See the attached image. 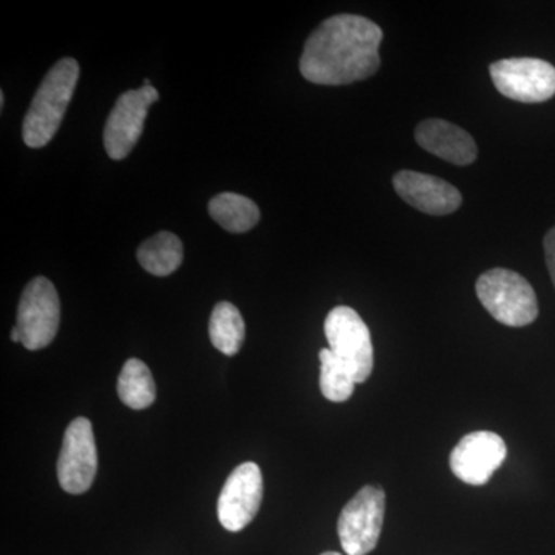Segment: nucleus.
Returning a JSON list of instances; mask_svg holds the SVG:
<instances>
[{"label":"nucleus","mask_w":555,"mask_h":555,"mask_svg":"<svg viewBox=\"0 0 555 555\" xmlns=\"http://www.w3.org/2000/svg\"><path fill=\"white\" fill-rule=\"evenodd\" d=\"M415 139L420 147L455 166H469L477 159L474 138L448 120H423L415 129Z\"/></svg>","instance_id":"ddd939ff"},{"label":"nucleus","mask_w":555,"mask_h":555,"mask_svg":"<svg viewBox=\"0 0 555 555\" xmlns=\"http://www.w3.org/2000/svg\"><path fill=\"white\" fill-rule=\"evenodd\" d=\"M118 396L126 406L141 411L155 403L156 385L144 361L131 358L124 364L118 379Z\"/></svg>","instance_id":"f3484780"},{"label":"nucleus","mask_w":555,"mask_h":555,"mask_svg":"<svg viewBox=\"0 0 555 555\" xmlns=\"http://www.w3.org/2000/svg\"><path fill=\"white\" fill-rule=\"evenodd\" d=\"M96 473L98 451L93 426L89 418L79 416L65 430L57 460V478L65 492L79 495L89 491Z\"/></svg>","instance_id":"6e6552de"},{"label":"nucleus","mask_w":555,"mask_h":555,"mask_svg":"<svg viewBox=\"0 0 555 555\" xmlns=\"http://www.w3.org/2000/svg\"><path fill=\"white\" fill-rule=\"evenodd\" d=\"M208 214L230 233H244L258 224L259 208L254 201L238 193H219L208 203Z\"/></svg>","instance_id":"4468645a"},{"label":"nucleus","mask_w":555,"mask_h":555,"mask_svg":"<svg viewBox=\"0 0 555 555\" xmlns=\"http://www.w3.org/2000/svg\"><path fill=\"white\" fill-rule=\"evenodd\" d=\"M320 387L324 398L334 403H343L353 396L356 378L341 360L334 356L331 349H321Z\"/></svg>","instance_id":"a211bd4d"},{"label":"nucleus","mask_w":555,"mask_h":555,"mask_svg":"<svg viewBox=\"0 0 555 555\" xmlns=\"http://www.w3.org/2000/svg\"><path fill=\"white\" fill-rule=\"evenodd\" d=\"M476 291L485 309L505 326H528L539 317L534 288L513 270H488L478 278Z\"/></svg>","instance_id":"7ed1b4c3"},{"label":"nucleus","mask_w":555,"mask_h":555,"mask_svg":"<svg viewBox=\"0 0 555 555\" xmlns=\"http://www.w3.org/2000/svg\"><path fill=\"white\" fill-rule=\"evenodd\" d=\"M321 555H341V554H339V553H332V551H331V553H324V554H321Z\"/></svg>","instance_id":"412c9836"},{"label":"nucleus","mask_w":555,"mask_h":555,"mask_svg":"<svg viewBox=\"0 0 555 555\" xmlns=\"http://www.w3.org/2000/svg\"><path fill=\"white\" fill-rule=\"evenodd\" d=\"M392 182L398 196L423 214L444 217L462 206V193L443 179L403 170L393 177Z\"/></svg>","instance_id":"f8f14e48"},{"label":"nucleus","mask_w":555,"mask_h":555,"mask_svg":"<svg viewBox=\"0 0 555 555\" xmlns=\"http://www.w3.org/2000/svg\"><path fill=\"white\" fill-rule=\"evenodd\" d=\"M208 335L211 345L224 356L233 357L240 352L246 337V324L232 302L221 301L215 306L208 323Z\"/></svg>","instance_id":"dca6fc26"},{"label":"nucleus","mask_w":555,"mask_h":555,"mask_svg":"<svg viewBox=\"0 0 555 555\" xmlns=\"http://www.w3.org/2000/svg\"><path fill=\"white\" fill-rule=\"evenodd\" d=\"M10 337H11V341L21 343V332H20V328L13 327V331H11Z\"/></svg>","instance_id":"aec40b11"},{"label":"nucleus","mask_w":555,"mask_h":555,"mask_svg":"<svg viewBox=\"0 0 555 555\" xmlns=\"http://www.w3.org/2000/svg\"><path fill=\"white\" fill-rule=\"evenodd\" d=\"M184 257L181 240L170 232H160L141 244L138 261L155 276H169L177 272Z\"/></svg>","instance_id":"2eb2a0df"},{"label":"nucleus","mask_w":555,"mask_h":555,"mask_svg":"<svg viewBox=\"0 0 555 555\" xmlns=\"http://www.w3.org/2000/svg\"><path fill=\"white\" fill-rule=\"evenodd\" d=\"M158 101V90L152 86L120 94L104 129V147L109 158L120 160L130 155L144 131L149 108Z\"/></svg>","instance_id":"1a4fd4ad"},{"label":"nucleus","mask_w":555,"mask_h":555,"mask_svg":"<svg viewBox=\"0 0 555 555\" xmlns=\"http://www.w3.org/2000/svg\"><path fill=\"white\" fill-rule=\"evenodd\" d=\"M328 349L352 372L357 383H364L374 371V346L363 318L347 306L332 309L324 323Z\"/></svg>","instance_id":"20e7f679"},{"label":"nucleus","mask_w":555,"mask_h":555,"mask_svg":"<svg viewBox=\"0 0 555 555\" xmlns=\"http://www.w3.org/2000/svg\"><path fill=\"white\" fill-rule=\"evenodd\" d=\"M495 89L524 104L550 101L555 94V67L535 57H511L489 67Z\"/></svg>","instance_id":"0eeeda50"},{"label":"nucleus","mask_w":555,"mask_h":555,"mask_svg":"<svg viewBox=\"0 0 555 555\" xmlns=\"http://www.w3.org/2000/svg\"><path fill=\"white\" fill-rule=\"evenodd\" d=\"M385 509V491L375 486H364L343 507L338 518V535L347 555H367L377 547Z\"/></svg>","instance_id":"39448f33"},{"label":"nucleus","mask_w":555,"mask_h":555,"mask_svg":"<svg viewBox=\"0 0 555 555\" xmlns=\"http://www.w3.org/2000/svg\"><path fill=\"white\" fill-rule=\"evenodd\" d=\"M79 64L61 60L47 73L22 124V138L31 149L46 147L60 130L79 79Z\"/></svg>","instance_id":"f03ea898"},{"label":"nucleus","mask_w":555,"mask_h":555,"mask_svg":"<svg viewBox=\"0 0 555 555\" xmlns=\"http://www.w3.org/2000/svg\"><path fill=\"white\" fill-rule=\"evenodd\" d=\"M503 438L489 430L467 434L451 452V469L470 486H483L506 459Z\"/></svg>","instance_id":"9b49d317"},{"label":"nucleus","mask_w":555,"mask_h":555,"mask_svg":"<svg viewBox=\"0 0 555 555\" xmlns=\"http://www.w3.org/2000/svg\"><path fill=\"white\" fill-rule=\"evenodd\" d=\"M543 246H545L547 270H550L551 280H553L555 287V228L546 233Z\"/></svg>","instance_id":"6ab92c4d"},{"label":"nucleus","mask_w":555,"mask_h":555,"mask_svg":"<svg viewBox=\"0 0 555 555\" xmlns=\"http://www.w3.org/2000/svg\"><path fill=\"white\" fill-rule=\"evenodd\" d=\"M382 28L356 14L328 17L306 42L299 72L317 86H347L379 68Z\"/></svg>","instance_id":"f257e3e1"},{"label":"nucleus","mask_w":555,"mask_h":555,"mask_svg":"<svg viewBox=\"0 0 555 555\" xmlns=\"http://www.w3.org/2000/svg\"><path fill=\"white\" fill-rule=\"evenodd\" d=\"M61 321V302L56 287L38 276L22 292L17 308V328L25 349H43L56 337Z\"/></svg>","instance_id":"423d86ee"},{"label":"nucleus","mask_w":555,"mask_h":555,"mask_svg":"<svg viewBox=\"0 0 555 555\" xmlns=\"http://www.w3.org/2000/svg\"><path fill=\"white\" fill-rule=\"evenodd\" d=\"M264 483L257 463L247 462L233 469L218 499V518L230 532H240L261 507Z\"/></svg>","instance_id":"9d476101"}]
</instances>
